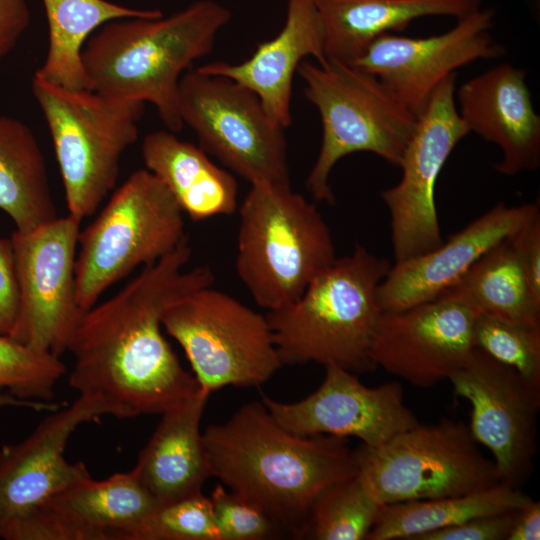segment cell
<instances>
[{
    "mask_svg": "<svg viewBox=\"0 0 540 540\" xmlns=\"http://www.w3.org/2000/svg\"><path fill=\"white\" fill-rule=\"evenodd\" d=\"M191 256L186 238L115 295L84 311L73 330L66 346L74 358L69 385L106 415L163 414L200 389L166 340L161 321L170 305L215 281L209 266L185 269Z\"/></svg>",
    "mask_w": 540,
    "mask_h": 540,
    "instance_id": "obj_1",
    "label": "cell"
},
{
    "mask_svg": "<svg viewBox=\"0 0 540 540\" xmlns=\"http://www.w3.org/2000/svg\"><path fill=\"white\" fill-rule=\"evenodd\" d=\"M211 477L265 512L281 530L304 538L310 508L330 485L358 473L345 438L297 436L261 402L239 408L203 432Z\"/></svg>",
    "mask_w": 540,
    "mask_h": 540,
    "instance_id": "obj_2",
    "label": "cell"
},
{
    "mask_svg": "<svg viewBox=\"0 0 540 540\" xmlns=\"http://www.w3.org/2000/svg\"><path fill=\"white\" fill-rule=\"evenodd\" d=\"M230 19L226 7L200 0L165 18L110 21L82 50L88 87L114 99L150 102L166 128L177 133L184 126L178 109L180 79L211 52Z\"/></svg>",
    "mask_w": 540,
    "mask_h": 540,
    "instance_id": "obj_3",
    "label": "cell"
},
{
    "mask_svg": "<svg viewBox=\"0 0 540 540\" xmlns=\"http://www.w3.org/2000/svg\"><path fill=\"white\" fill-rule=\"evenodd\" d=\"M390 267L387 259L357 245L318 274L297 300L267 311L282 365L374 370L372 347L383 314L376 293Z\"/></svg>",
    "mask_w": 540,
    "mask_h": 540,
    "instance_id": "obj_4",
    "label": "cell"
},
{
    "mask_svg": "<svg viewBox=\"0 0 540 540\" xmlns=\"http://www.w3.org/2000/svg\"><path fill=\"white\" fill-rule=\"evenodd\" d=\"M238 211L236 272L267 311L297 300L337 258L321 212L290 184H251Z\"/></svg>",
    "mask_w": 540,
    "mask_h": 540,
    "instance_id": "obj_5",
    "label": "cell"
},
{
    "mask_svg": "<svg viewBox=\"0 0 540 540\" xmlns=\"http://www.w3.org/2000/svg\"><path fill=\"white\" fill-rule=\"evenodd\" d=\"M304 94L318 110L322 142L306 187L314 200L334 204L329 176L355 152H371L399 166L417 116L374 75L332 59L303 60L297 68Z\"/></svg>",
    "mask_w": 540,
    "mask_h": 540,
    "instance_id": "obj_6",
    "label": "cell"
},
{
    "mask_svg": "<svg viewBox=\"0 0 540 540\" xmlns=\"http://www.w3.org/2000/svg\"><path fill=\"white\" fill-rule=\"evenodd\" d=\"M32 93L46 120L68 214H95L115 189L120 160L138 139L145 103L70 89L34 75Z\"/></svg>",
    "mask_w": 540,
    "mask_h": 540,
    "instance_id": "obj_7",
    "label": "cell"
},
{
    "mask_svg": "<svg viewBox=\"0 0 540 540\" xmlns=\"http://www.w3.org/2000/svg\"><path fill=\"white\" fill-rule=\"evenodd\" d=\"M184 213L152 172L139 169L113 191L80 230L75 264L77 300L86 311L113 284L172 252L184 239Z\"/></svg>",
    "mask_w": 540,
    "mask_h": 540,
    "instance_id": "obj_8",
    "label": "cell"
},
{
    "mask_svg": "<svg viewBox=\"0 0 540 540\" xmlns=\"http://www.w3.org/2000/svg\"><path fill=\"white\" fill-rule=\"evenodd\" d=\"M357 477L380 504L464 495L500 483L469 426L443 418L407 429L377 448L355 450Z\"/></svg>",
    "mask_w": 540,
    "mask_h": 540,
    "instance_id": "obj_9",
    "label": "cell"
},
{
    "mask_svg": "<svg viewBox=\"0 0 540 540\" xmlns=\"http://www.w3.org/2000/svg\"><path fill=\"white\" fill-rule=\"evenodd\" d=\"M161 321L210 394L225 386H259L283 366L266 315L212 286L170 305Z\"/></svg>",
    "mask_w": 540,
    "mask_h": 540,
    "instance_id": "obj_10",
    "label": "cell"
},
{
    "mask_svg": "<svg viewBox=\"0 0 540 540\" xmlns=\"http://www.w3.org/2000/svg\"><path fill=\"white\" fill-rule=\"evenodd\" d=\"M178 109L200 147L253 183L290 184L284 128L246 87L188 69L181 77Z\"/></svg>",
    "mask_w": 540,
    "mask_h": 540,
    "instance_id": "obj_11",
    "label": "cell"
},
{
    "mask_svg": "<svg viewBox=\"0 0 540 540\" xmlns=\"http://www.w3.org/2000/svg\"><path fill=\"white\" fill-rule=\"evenodd\" d=\"M104 415L100 404L78 396L51 411L23 440L0 448V538L59 540L51 503L90 475L84 463L65 459L67 443L78 427Z\"/></svg>",
    "mask_w": 540,
    "mask_h": 540,
    "instance_id": "obj_12",
    "label": "cell"
},
{
    "mask_svg": "<svg viewBox=\"0 0 540 540\" xmlns=\"http://www.w3.org/2000/svg\"><path fill=\"white\" fill-rule=\"evenodd\" d=\"M82 220L68 214L11 235L19 306L9 332L29 348L60 357L84 310L77 300L75 264Z\"/></svg>",
    "mask_w": 540,
    "mask_h": 540,
    "instance_id": "obj_13",
    "label": "cell"
},
{
    "mask_svg": "<svg viewBox=\"0 0 540 540\" xmlns=\"http://www.w3.org/2000/svg\"><path fill=\"white\" fill-rule=\"evenodd\" d=\"M456 72L435 89L417 116L399 167L400 181L381 193L390 214L395 262L443 243L435 203L437 178L458 142L469 134L456 107Z\"/></svg>",
    "mask_w": 540,
    "mask_h": 540,
    "instance_id": "obj_14",
    "label": "cell"
},
{
    "mask_svg": "<svg viewBox=\"0 0 540 540\" xmlns=\"http://www.w3.org/2000/svg\"><path fill=\"white\" fill-rule=\"evenodd\" d=\"M448 380L470 403V432L491 452L500 482L520 488L537 449L540 387L476 347Z\"/></svg>",
    "mask_w": 540,
    "mask_h": 540,
    "instance_id": "obj_15",
    "label": "cell"
},
{
    "mask_svg": "<svg viewBox=\"0 0 540 540\" xmlns=\"http://www.w3.org/2000/svg\"><path fill=\"white\" fill-rule=\"evenodd\" d=\"M493 17L492 9L480 8L442 34L418 38L383 34L350 65L376 76L418 116L448 75L476 60L505 54L490 34Z\"/></svg>",
    "mask_w": 540,
    "mask_h": 540,
    "instance_id": "obj_16",
    "label": "cell"
},
{
    "mask_svg": "<svg viewBox=\"0 0 540 540\" xmlns=\"http://www.w3.org/2000/svg\"><path fill=\"white\" fill-rule=\"evenodd\" d=\"M261 401L274 420L294 435L353 436L369 448L380 447L419 423L404 402L400 383L367 387L353 372L335 364L325 366L323 382L307 397L282 403L263 395Z\"/></svg>",
    "mask_w": 540,
    "mask_h": 540,
    "instance_id": "obj_17",
    "label": "cell"
},
{
    "mask_svg": "<svg viewBox=\"0 0 540 540\" xmlns=\"http://www.w3.org/2000/svg\"><path fill=\"white\" fill-rule=\"evenodd\" d=\"M478 312L444 292L397 312L383 313L372 347L377 367L419 388L448 380L469 359Z\"/></svg>",
    "mask_w": 540,
    "mask_h": 540,
    "instance_id": "obj_18",
    "label": "cell"
},
{
    "mask_svg": "<svg viewBox=\"0 0 540 540\" xmlns=\"http://www.w3.org/2000/svg\"><path fill=\"white\" fill-rule=\"evenodd\" d=\"M538 215L536 203H499L433 250L395 262L377 288L381 311L397 312L437 298L484 253Z\"/></svg>",
    "mask_w": 540,
    "mask_h": 540,
    "instance_id": "obj_19",
    "label": "cell"
},
{
    "mask_svg": "<svg viewBox=\"0 0 540 540\" xmlns=\"http://www.w3.org/2000/svg\"><path fill=\"white\" fill-rule=\"evenodd\" d=\"M525 77L524 69L502 63L467 80L455 93L469 132L500 148L502 158L494 168L507 176L540 166V116Z\"/></svg>",
    "mask_w": 540,
    "mask_h": 540,
    "instance_id": "obj_20",
    "label": "cell"
},
{
    "mask_svg": "<svg viewBox=\"0 0 540 540\" xmlns=\"http://www.w3.org/2000/svg\"><path fill=\"white\" fill-rule=\"evenodd\" d=\"M309 56L317 62L326 59L320 15L314 0H288L282 30L260 43L250 58L238 64L212 62L198 69L229 78L252 91L269 116L285 129L291 124L294 73Z\"/></svg>",
    "mask_w": 540,
    "mask_h": 540,
    "instance_id": "obj_21",
    "label": "cell"
},
{
    "mask_svg": "<svg viewBox=\"0 0 540 540\" xmlns=\"http://www.w3.org/2000/svg\"><path fill=\"white\" fill-rule=\"evenodd\" d=\"M157 505L132 469L74 482L55 496L51 511L60 540H131Z\"/></svg>",
    "mask_w": 540,
    "mask_h": 540,
    "instance_id": "obj_22",
    "label": "cell"
},
{
    "mask_svg": "<svg viewBox=\"0 0 540 540\" xmlns=\"http://www.w3.org/2000/svg\"><path fill=\"white\" fill-rule=\"evenodd\" d=\"M210 393L198 392L164 412L133 468L158 504L202 492L211 477L200 423Z\"/></svg>",
    "mask_w": 540,
    "mask_h": 540,
    "instance_id": "obj_23",
    "label": "cell"
},
{
    "mask_svg": "<svg viewBox=\"0 0 540 540\" xmlns=\"http://www.w3.org/2000/svg\"><path fill=\"white\" fill-rule=\"evenodd\" d=\"M324 30L326 59L352 64L379 36L404 30L425 16L457 20L481 0H314Z\"/></svg>",
    "mask_w": 540,
    "mask_h": 540,
    "instance_id": "obj_24",
    "label": "cell"
},
{
    "mask_svg": "<svg viewBox=\"0 0 540 540\" xmlns=\"http://www.w3.org/2000/svg\"><path fill=\"white\" fill-rule=\"evenodd\" d=\"M141 153L146 169L163 182L193 221L236 212V179L215 165L201 147L159 130L144 137Z\"/></svg>",
    "mask_w": 540,
    "mask_h": 540,
    "instance_id": "obj_25",
    "label": "cell"
},
{
    "mask_svg": "<svg viewBox=\"0 0 540 540\" xmlns=\"http://www.w3.org/2000/svg\"><path fill=\"white\" fill-rule=\"evenodd\" d=\"M0 210L19 232L58 217L41 147L21 120L0 115Z\"/></svg>",
    "mask_w": 540,
    "mask_h": 540,
    "instance_id": "obj_26",
    "label": "cell"
},
{
    "mask_svg": "<svg viewBox=\"0 0 540 540\" xmlns=\"http://www.w3.org/2000/svg\"><path fill=\"white\" fill-rule=\"evenodd\" d=\"M49 27V46L35 76L70 89H89L82 50L104 24L123 18H158L160 10H138L107 0H42Z\"/></svg>",
    "mask_w": 540,
    "mask_h": 540,
    "instance_id": "obj_27",
    "label": "cell"
},
{
    "mask_svg": "<svg viewBox=\"0 0 540 540\" xmlns=\"http://www.w3.org/2000/svg\"><path fill=\"white\" fill-rule=\"evenodd\" d=\"M531 500L520 488L500 482L464 495L384 504L366 540H414L474 517L516 511Z\"/></svg>",
    "mask_w": 540,
    "mask_h": 540,
    "instance_id": "obj_28",
    "label": "cell"
},
{
    "mask_svg": "<svg viewBox=\"0 0 540 540\" xmlns=\"http://www.w3.org/2000/svg\"><path fill=\"white\" fill-rule=\"evenodd\" d=\"M513 236L484 253L445 292L462 298L478 313L540 327V301L528 285Z\"/></svg>",
    "mask_w": 540,
    "mask_h": 540,
    "instance_id": "obj_29",
    "label": "cell"
},
{
    "mask_svg": "<svg viewBox=\"0 0 540 540\" xmlns=\"http://www.w3.org/2000/svg\"><path fill=\"white\" fill-rule=\"evenodd\" d=\"M383 505L367 492L357 475L334 483L314 500L304 538L366 540Z\"/></svg>",
    "mask_w": 540,
    "mask_h": 540,
    "instance_id": "obj_30",
    "label": "cell"
},
{
    "mask_svg": "<svg viewBox=\"0 0 540 540\" xmlns=\"http://www.w3.org/2000/svg\"><path fill=\"white\" fill-rule=\"evenodd\" d=\"M66 373L60 357L35 351L0 333V393L21 400L51 402Z\"/></svg>",
    "mask_w": 540,
    "mask_h": 540,
    "instance_id": "obj_31",
    "label": "cell"
},
{
    "mask_svg": "<svg viewBox=\"0 0 540 540\" xmlns=\"http://www.w3.org/2000/svg\"><path fill=\"white\" fill-rule=\"evenodd\" d=\"M473 344L540 387V327L478 313Z\"/></svg>",
    "mask_w": 540,
    "mask_h": 540,
    "instance_id": "obj_32",
    "label": "cell"
},
{
    "mask_svg": "<svg viewBox=\"0 0 540 540\" xmlns=\"http://www.w3.org/2000/svg\"><path fill=\"white\" fill-rule=\"evenodd\" d=\"M131 540H221L211 502L202 492L158 504Z\"/></svg>",
    "mask_w": 540,
    "mask_h": 540,
    "instance_id": "obj_33",
    "label": "cell"
},
{
    "mask_svg": "<svg viewBox=\"0 0 540 540\" xmlns=\"http://www.w3.org/2000/svg\"><path fill=\"white\" fill-rule=\"evenodd\" d=\"M209 499L221 540H264L281 530L265 512L220 484Z\"/></svg>",
    "mask_w": 540,
    "mask_h": 540,
    "instance_id": "obj_34",
    "label": "cell"
},
{
    "mask_svg": "<svg viewBox=\"0 0 540 540\" xmlns=\"http://www.w3.org/2000/svg\"><path fill=\"white\" fill-rule=\"evenodd\" d=\"M516 511L474 517L425 533L414 540H507Z\"/></svg>",
    "mask_w": 540,
    "mask_h": 540,
    "instance_id": "obj_35",
    "label": "cell"
},
{
    "mask_svg": "<svg viewBox=\"0 0 540 540\" xmlns=\"http://www.w3.org/2000/svg\"><path fill=\"white\" fill-rule=\"evenodd\" d=\"M19 282L11 238L0 236V333L9 334L18 312Z\"/></svg>",
    "mask_w": 540,
    "mask_h": 540,
    "instance_id": "obj_36",
    "label": "cell"
},
{
    "mask_svg": "<svg viewBox=\"0 0 540 540\" xmlns=\"http://www.w3.org/2000/svg\"><path fill=\"white\" fill-rule=\"evenodd\" d=\"M528 285L540 301V214L513 236Z\"/></svg>",
    "mask_w": 540,
    "mask_h": 540,
    "instance_id": "obj_37",
    "label": "cell"
},
{
    "mask_svg": "<svg viewBox=\"0 0 540 540\" xmlns=\"http://www.w3.org/2000/svg\"><path fill=\"white\" fill-rule=\"evenodd\" d=\"M29 23L27 0H0V61L15 47Z\"/></svg>",
    "mask_w": 540,
    "mask_h": 540,
    "instance_id": "obj_38",
    "label": "cell"
},
{
    "mask_svg": "<svg viewBox=\"0 0 540 540\" xmlns=\"http://www.w3.org/2000/svg\"><path fill=\"white\" fill-rule=\"evenodd\" d=\"M540 539V503L531 500L516 511L507 540Z\"/></svg>",
    "mask_w": 540,
    "mask_h": 540,
    "instance_id": "obj_39",
    "label": "cell"
},
{
    "mask_svg": "<svg viewBox=\"0 0 540 540\" xmlns=\"http://www.w3.org/2000/svg\"><path fill=\"white\" fill-rule=\"evenodd\" d=\"M14 406L20 408H29L36 411H54L59 406L54 402L21 400L8 393H0V407Z\"/></svg>",
    "mask_w": 540,
    "mask_h": 540,
    "instance_id": "obj_40",
    "label": "cell"
}]
</instances>
